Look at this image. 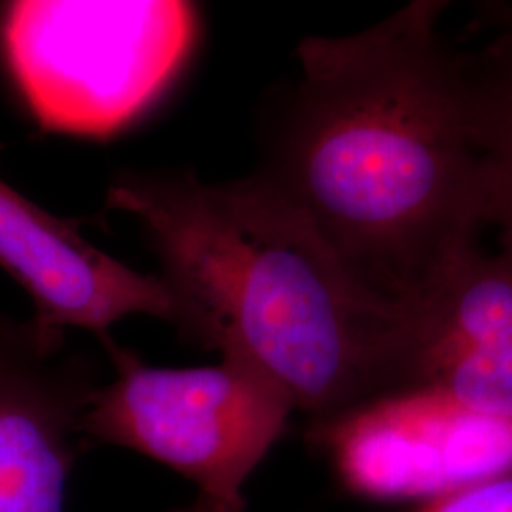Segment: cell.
<instances>
[{
	"instance_id": "6da1fadb",
	"label": "cell",
	"mask_w": 512,
	"mask_h": 512,
	"mask_svg": "<svg viewBox=\"0 0 512 512\" xmlns=\"http://www.w3.org/2000/svg\"><path fill=\"white\" fill-rule=\"evenodd\" d=\"M448 6L414 0L359 33L304 38L255 173L399 306L490 224L482 92L473 55L440 31Z\"/></svg>"
},
{
	"instance_id": "7a4b0ae2",
	"label": "cell",
	"mask_w": 512,
	"mask_h": 512,
	"mask_svg": "<svg viewBox=\"0 0 512 512\" xmlns=\"http://www.w3.org/2000/svg\"><path fill=\"white\" fill-rule=\"evenodd\" d=\"M107 202L156 249L188 311L184 336L255 366L310 425L397 393L403 306L370 291L256 175L129 171Z\"/></svg>"
},
{
	"instance_id": "3957f363",
	"label": "cell",
	"mask_w": 512,
	"mask_h": 512,
	"mask_svg": "<svg viewBox=\"0 0 512 512\" xmlns=\"http://www.w3.org/2000/svg\"><path fill=\"white\" fill-rule=\"evenodd\" d=\"M198 25L188 2L16 0L0 4V48L40 128L105 137L162 97Z\"/></svg>"
},
{
	"instance_id": "277c9868",
	"label": "cell",
	"mask_w": 512,
	"mask_h": 512,
	"mask_svg": "<svg viewBox=\"0 0 512 512\" xmlns=\"http://www.w3.org/2000/svg\"><path fill=\"white\" fill-rule=\"evenodd\" d=\"M103 348L114 376L93 389L84 439L173 469L217 512H245V486L294 414L285 395L238 357L165 368L148 365L114 338Z\"/></svg>"
},
{
	"instance_id": "5b68a950",
	"label": "cell",
	"mask_w": 512,
	"mask_h": 512,
	"mask_svg": "<svg viewBox=\"0 0 512 512\" xmlns=\"http://www.w3.org/2000/svg\"><path fill=\"white\" fill-rule=\"evenodd\" d=\"M349 494L433 501L512 475V414L393 393L308 429Z\"/></svg>"
},
{
	"instance_id": "8992f818",
	"label": "cell",
	"mask_w": 512,
	"mask_h": 512,
	"mask_svg": "<svg viewBox=\"0 0 512 512\" xmlns=\"http://www.w3.org/2000/svg\"><path fill=\"white\" fill-rule=\"evenodd\" d=\"M406 313L397 393L512 414V238L454 256Z\"/></svg>"
},
{
	"instance_id": "52a82bcc",
	"label": "cell",
	"mask_w": 512,
	"mask_h": 512,
	"mask_svg": "<svg viewBox=\"0 0 512 512\" xmlns=\"http://www.w3.org/2000/svg\"><path fill=\"white\" fill-rule=\"evenodd\" d=\"M0 268L35 306L33 325L46 334L88 330L101 344L129 315H150L188 329V311L164 275L141 274L84 238L0 179Z\"/></svg>"
},
{
	"instance_id": "ba28073f",
	"label": "cell",
	"mask_w": 512,
	"mask_h": 512,
	"mask_svg": "<svg viewBox=\"0 0 512 512\" xmlns=\"http://www.w3.org/2000/svg\"><path fill=\"white\" fill-rule=\"evenodd\" d=\"M65 342L0 315V512H67L95 382Z\"/></svg>"
},
{
	"instance_id": "9c48e42d",
	"label": "cell",
	"mask_w": 512,
	"mask_h": 512,
	"mask_svg": "<svg viewBox=\"0 0 512 512\" xmlns=\"http://www.w3.org/2000/svg\"><path fill=\"white\" fill-rule=\"evenodd\" d=\"M486 18L499 29L488 55L482 61L475 57L492 175L490 224L512 238V27L495 16Z\"/></svg>"
},
{
	"instance_id": "30bf717a",
	"label": "cell",
	"mask_w": 512,
	"mask_h": 512,
	"mask_svg": "<svg viewBox=\"0 0 512 512\" xmlns=\"http://www.w3.org/2000/svg\"><path fill=\"white\" fill-rule=\"evenodd\" d=\"M418 512H512V475L442 495Z\"/></svg>"
},
{
	"instance_id": "8fae6325",
	"label": "cell",
	"mask_w": 512,
	"mask_h": 512,
	"mask_svg": "<svg viewBox=\"0 0 512 512\" xmlns=\"http://www.w3.org/2000/svg\"><path fill=\"white\" fill-rule=\"evenodd\" d=\"M173 512H217L202 497H196L190 505H184L181 509H175Z\"/></svg>"
},
{
	"instance_id": "7c38bea8",
	"label": "cell",
	"mask_w": 512,
	"mask_h": 512,
	"mask_svg": "<svg viewBox=\"0 0 512 512\" xmlns=\"http://www.w3.org/2000/svg\"><path fill=\"white\" fill-rule=\"evenodd\" d=\"M495 14L503 19L505 23H509L512 27V4H503V2H492Z\"/></svg>"
}]
</instances>
